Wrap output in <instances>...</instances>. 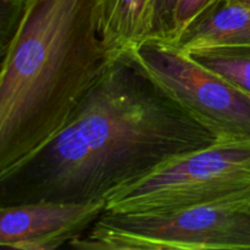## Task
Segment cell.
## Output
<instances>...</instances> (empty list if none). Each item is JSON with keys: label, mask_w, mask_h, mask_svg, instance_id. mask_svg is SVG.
Here are the masks:
<instances>
[{"label": "cell", "mask_w": 250, "mask_h": 250, "mask_svg": "<svg viewBox=\"0 0 250 250\" xmlns=\"http://www.w3.org/2000/svg\"><path fill=\"white\" fill-rule=\"evenodd\" d=\"M215 141L121 54L50 141L0 172V207L105 202L167 161Z\"/></svg>", "instance_id": "6da1fadb"}, {"label": "cell", "mask_w": 250, "mask_h": 250, "mask_svg": "<svg viewBox=\"0 0 250 250\" xmlns=\"http://www.w3.org/2000/svg\"><path fill=\"white\" fill-rule=\"evenodd\" d=\"M103 0H27L0 70V172L50 141L114 56Z\"/></svg>", "instance_id": "7a4b0ae2"}, {"label": "cell", "mask_w": 250, "mask_h": 250, "mask_svg": "<svg viewBox=\"0 0 250 250\" xmlns=\"http://www.w3.org/2000/svg\"><path fill=\"white\" fill-rule=\"evenodd\" d=\"M194 207L250 209V141H215L161 165L105 200V210L146 214Z\"/></svg>", "instance_id": "3957f363"}, {"label": "cell", "mask_w": 250, "mask_h": 250, "mask_svg": "<svg viewBox=\"0 0 250 250\" xmlns=\"http://www.w3.org/2000/svg\"><path fill=\"white\" fill-rule=\"evenodd\" d=\"M67 247L80 250L250 249V209L194 207L146 214L105 210Z\"/></svg>", "instance_id": "277c9868"}, {"label": "cell", "mask_w": 250, "mask_h": 250, "mask_svg": "<svg viewBox=\"0 0 250 250\" xmlns=\"http://www.w3.org/2000/svg\"><path fill=\"white\" fill-rule=\"evenodd\" d=\"M124 54L217 141H250L249 93L165 39Z\"/></svg>", "instance_id": "5b68a950"}, {"label": "cell", "mask_w": 250, "mask_h": 250, "mask_svg": "<svg viewBox=\"0 0 250 250\" xmlns=\"http://www.w3.org/2000/svg\"><path fill=\"white\" fill-rule=\"evenodd\" d=\"M104 211L105 202H38L0 207V247L58 249L80 237Z\"/></svg>", "instance_id": "8992f818"}, {"label": "cell", "mask_w": 250, "mask_h": 250, "mask_svg": "<svg viewBox=\"0 0 250 250\" xmlns=\"http://www.w3.org/2000/svg\"><path fill=\"white\" fill-rule=\"evenodd\" d=\"M171 43L183 51L205 46L250 45V6L221 0L188 24Z\"/></svg>", "instance_id": "52a82bcc"}, {"label": "cell", "mask_w": 250, "mask_h": 250, "mask_svg": "<svg viewBox=\"0 0 250 250\" xmlns=\"http://www.w3.org/2000/svg\"><path fill=\"white\" fill-rule=\"evenodd\" d=\"M155 0H103L100 36L114 58L153 38Z\"/></svg>", "instance_id": "ba28073f"}, {"label": "cell", "mask_w": 250, "mask_h": 250, "mask_svg": "<svg viewBox=\"0 0 250 250\" xmlns=\"http://www.w3.org/2000/svg\"><path fill=\"white\" fill-rule=\"evenodd\" d=\"M186 53L250 94V45L205 46Z\"/></svg>", "instance_id": "9c48e42d"}, {"label": "cell", "mask_w": 250, "mask_h": 250, "mask_svg": "<svg viewBox=\"0 0 250 250\" xmlns=\"http://www.w3.org/2000/svg\"><path fill=\"white\" fill-rule=\"evenodd\" d=\"M27 0H0V70L19 32Z\"/></svg>", "instance_id": "30bf717a"}, {"label": "cell", "mask_w": 250, "mask_h": 250, "mask_svg": "<svg viewBox=\"0 0 250 250\" xmlns=\"http://www.w3.org/2000/svg\"><path fill=\"white\" fill-rule=\"evenodd\" d=\"M220 1L221 0H178L173 19V38L171 42L175 41L188 24Z\"/></svg>", "instance_id": "8fae6325"}, {"label": "cell", "mask_w": 250, "mask_h": 250, "mask_svg": "<svg viewBox=\"0 0 250 250\" xmlns=\"http://www.w3.org/2000/svg\"><path fill=\"white\" fill-rule=\"evenodd\" d=\"M178 0H155L153 38L171 42L173 38V19Z\"/></svg>", "instance_id": "7c38bea8"}, {"label": "cell", "mask_w": 250, "mask_h": 250, "mask_svg": "<svg viewBox=\"0 0 250 250\" xmlns=\"http://www.w3.org/2000/svg\"><path fill=\"white\" fill-rule=\"evenodd\" d=\"M227 1L234 2V4L239 5H246V6H250V0H227Z\"/></svg>", "instance_id": "4fadbf2b"}]
</instances>
